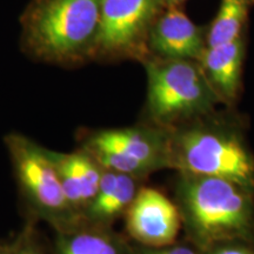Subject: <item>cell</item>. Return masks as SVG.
I'll use <instances>...</instances> for the list:
<instances>
[{
	"instance_id": "cell-19",
	"label": "cell",
	"mask_w": 254,
	"mask_h": 254,
	"mask_svg": "<svg viewBox=\"0 0 254 254\" xmlns=\"http://www.w3.org/2000/svg\"><path fill=\"white\" fill-rule=\"evenodd\" d=\"M0 254H7V253H0Z\"/></svg>"
},
{
	"instance_id": "cell-18",
	"label": "cell",
	"mask_w": 254,
	"mask_h": 254,
	"mask_svg": "<svg viewBox=\"0 0 254 254\" xmlns=\"http://www.w3.org/2000/svg\"><path fill=\"white\" fill-rule=\"evenodd\" d=\"M184 0H163V4L166 7H176L178 4L183 2Z\"/></svg>"
},
{
	"instance_id": "cell-8",
	"label": "cell",
	"mask_w": 254,
	"mask_h": 254,
	"mask_svg": "<svg viewBox=\"0 0 254 254\" xmlns=\"http://www.w3.org/2000/svg\"><path fill=\"white\" fill-rule=\"evenodd\" d=\"M182 224L178 205L151 187L139 190L126 211L127 232L141 246L160 247L174 244Z\"/></svg>"
},
{
	"instance_id": "cell-16",
	"label": "cell",
	"mask_w": 254,
	"mask_h": 254,
	"mask_svg": "<svg viewBox=\"0 0 254 254\" xmlns=\"http://www.w3.org/2000/svg\"><path fill=\"white\" fill-rule=\"evenodd\" d=\"M204 254H254V243L231 241L205 251Z\"/></svg>"
},
{
	"instance_id": "cell-11",
	"label": "cell",
	"mask_w": 254,
	"mask_h": 254,
	"mask_svg": "<svg viewBox=\"0 0 254 254\" xmlns=\"http://www.w3.org/2000/svg\"><path fill=\"white\" fill-rule=\"evenodd\" d=\"M140 179L141 178L131 174L104 168L99 190L85 209V218L93 225L106 226L123 213H126L140 190Z\"/></svg>"
},
{
	"instance_id": "cell-2",
	"label": "cell",
	"mask_w": 254,
	"mask_h": 254,
	"mask_svg": "<svg viewBox=\"0 0 254 254\" xmlns=\"http://www.w3.org/2000/svg\"><path fill=\"white\" fill-rule=\"evenodd\" d=\"M99 27L100 0H33L23 18L27 50L60 64L95 56Z\"/></svg>"
},
{
	"instance_id": "cell-9",
	"label": "cell",
	"mask_w": 254,
	"mask_h": 254,
	"mask_svg": "<svg viewBox=\"0 0 254 254\" xmlns=\"http://www.w3.org/2000/svg\"><path fill=\"white\" fill-rule=\"evenodd\" d=\"M148 47L164 59L200 60L206 49L201 31L184 12L168 7L157 17L147 38Z\"/></svg>"
},
{
	"instance_id": "cell-17",
	"label": "cell",
	"mask_w": 254,
	"mask_h": 254,
	"mask_svg": "<svg viewBox=\"0 0 254 254\" xmlns=\"http://www.w3.org/2000/svg\"><path fill=\"white\" fill-rule=\"evenodd\" d=\"M12 254H41L37 244L31 239L30 236H26L18 246V249Z\"/></svg>"
},
{
	"instance_id": "cell-14",
	"label": "cell",
	"mask_w": 254,
	"mask_h": 254,
	"mask_svg": "<svg viewBox=\"0 0 254 254\" xmlns=\"http://www.w3.org/2000/svg\"><path fill=\"white\" fill-rule=\"evenodd\" d=\"M249 0H221L220 7L209 27L206 47H213L240 39L246 19Z\"/></svg>"
},
{
	"instance_id": "cell-5",
	"label": "cell",
	"mask_w": 254,
	"mask_h": 254,
	"mask_svg": "<svg viewBox=\"0 0 254 254\" xmlns=\"http://www.w3.org/2000/svg\"><path fill=\"white\" fill-rule=\"evenodd\" d=\"M84 150L105 170L142 178L170 166V129L160 126L103 129L90 135Z\"/></svg>"
},
{
	"instance_id": "cell-15",
	"label": "cell",
	"mask_w": 254,
	"mask_h": 254,
	"mask_svg": "<svg viewBox=\"0 0 254 254\" xmlns=\"http://www.w3.org/2000/svg\"><path fill=\"white\" fill-rule=\"evenodd\" d=\"M133 254H204L193 244H171L160 247L141 246L133 251Z\"/></svg>"
},
{
	"instance_id": "cell-12",
	"label": "cell",
	"mask_w": 254,
	"mask_h": 254,
	"mask_svg": "<svg viewBox=\"0 0 254 254\" xmlns=\"http://www.w3.org/2000/svg\"><path fill=\"white\" fill-rule=\"evenodd\" d=\"M244 58L243 40L206 47L200 65L221 101H234L240 87Z\"/></svg>"
},
{
	"instance_id": "cell-7",
	"label": "cell",
	"mask_w": 254,
	"mask_h": 254,
	"mask_svg": "<svg viewBox=\"0 0 254 254\" xmlns=\"http://www.w3.org/2000/svg\"><path fill=\"white\" fill-rule=\"evenodd\" d=\"M163 0H100V27L95 55L139 52L163 7Z\"/></svg>"
},
{
	"instance_id": "cell-1",
	"label": "cell",
	"mask_w": 254,
	"mask_h": 254,
	"mask_svg": "<svg viewBox=\"0 0 254 254\" xmlns=\"http://www.w3.org/2000/svg\"><path fill=\"white\" fill-rule=\"evenodd\" d=\"M178 208L190 243L205 252L231 241L254 243V192L221 178L182 173Z\"/></svg>"
},
{
	"instance_id": "cell-4",
	"label": "cell",
	"mask_w": 254,
	"mask_h": 254,
	"mask_svg": "<svg viewBox=\"0 0 254 254\" xmlns=\"http://www.w3.org/2000/svg\"><path fill=\"white\" fill-rule=\"evenodd\" d=\"M146 72L148 112L157 126L173 128L176 124L194 122L221 101L194 60H148Z\"/></svg>"
},
{
	"instance_id": "cell-3",
	"label": "cell",
	"mask_w": 254,
	"mask_h": 254,
	"mask_svg": "<svg viewBox=\"0 0 254 254\" xmlns=\"http://www.w3.org/2000/svg\"><path fill=\"white\" fill-rule=\"evenodd\" d=\"M170 129V166L180 173L221 178L254 192V157L226 126L190 123Z\"/></svg>"
},
{
	"instance_id": "cell-6",
	"label": "cell",
	"mask_w": 254,
	"mask_h": 254,
	"mask_svg": "<svg viewBox=\"0 0 254 254\" xmlns=\"http://www.w3.org/2000/svg\"><path fill=\"white\" fill-rule=\"evenodd\" d=\"M7 146L19 184L39 214L62 231L77 226L80 215L68 204L47 150L20 134L8 135Z\"/></svg>"
},
{
	"instance_id": "cell-10",
	"label": "cell",
	"mask_w": 254,
	"mask_h": 254,
	"mask_svg": "<svg viewBox=\"0 0 254 254\" xmlns=\"http://www.w3.org/2000/svg\"><path fill=\"white\" fill-rule=\"evenodd\" d=\"M47 152L58 171L68 204L79 215L84 214L97 195L104 168L84 148L73 153Z\"/></svg>"
},
{
	"instance_id": "cell-13",
	"label": "cell",
	"mask_w": 254,
	"mask_h": 254,
	"mask_svg": "<svg viewBox=\"0 0 254 254\" xmlns=\"http://www.w3.org/2000/svg\"><path fill=\"white\" fill-rule=\"evenodd\" d=\"M58 254H133V250L105 226L91 224L63 231L58 241Z\"/></svg>"
}]
</instances>
